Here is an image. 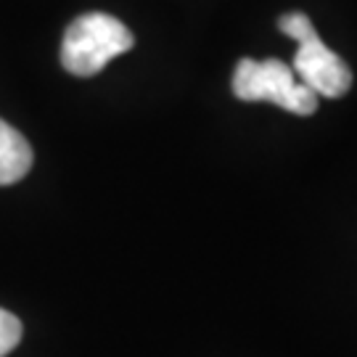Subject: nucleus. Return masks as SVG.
<instances>
[{
  "label": "nucleus",
  "instance_id": "1",
  "mask_svg": "<svg viewBox=\"0 0 357 357\" xmlns=\"http://www.w3.org/2000/svg\"><path fill=\"white\" fill-rule=\"evenodd\" d=\"M130 48L132 32L128 26L109 13L93 11L69 24L61 43V64L77 77H93Z\"/></svg>",
  "mask_w": 357,
  "mask_h": 357
},
{
  "label": "nucleus",
  "instance_id": "4",
  "mask_svg": "<svg viewBox=\"0 0 357 357\" xmlns=\"http://www.w3.org/2000/svg\"><path fill=\"white\" fill-rule=\"evenodd\" d=\"M32 167V149L22 132L0 119V185L22 180Z\"/></svg>",
  "mask_w": 357,
  "mask_h": 357
},
{
  "label": "nucleus",
  "instance_id": "2",
  "mask_svg": "<svg viewBox=\"0 0 357 357\" xmlns=\"http://www.w3.org/2000/svg\"><path fill=\"white\" fill-rule=\"evenodd\" d=\"M233 96L241 101H270L299 116L315 114L318 96L307 90L289 66L278 59H241L233 72Z\"/></svg>",
  "mask_w": 357,
  "mask_h": 357
},
{
  "label": "nucleus",
  "instance_id": "3",
  "mask_svg": "<svg viewBox=\"0 0 357 357\" xmlns=\"http://www.w3.org/2000/svg\"><path fill=\"white\" fill-rule=\"evenodd\" d=\"M294 75L302 79L307 90L323 98H342L352 85V72L336 53L320 40L318 32L299 40V48L294 56Z\"/></svg>",
  "mask_w": 357,
  "mask_h": 357
},
{
  "label": "nucleus",
  "instance_id": "5",
  "mask_svg": "<svg viewBox=\"0 0 357 357\" xmlns=\"http://www.w3.org/2000/svg\"><path fill=\"white\" fill-rule=\"evenodd\" d=\"M22 342V323L8 310H0V357H6Z\"/></svg>",
  "mask_w": 357,
  "mask_h": 357
}]
</instances>
